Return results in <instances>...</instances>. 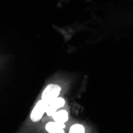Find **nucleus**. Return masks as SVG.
I'll list each match as a JSON object with an SVG mask.
<instances>
[{
  "label": "nucleus",
  "instance_id": "nucleus-5",
  "mask_svg": "<svg viewBox=\"0 0 133 133\" xmlns=\"http://www.w3.org/2000/svg\"><path fill=\"white\" fill-rule=\"evenodd\" d=\"M53 118L56 122L60 124H65L68 120V112L65 110L56 112L53 115Z\"/></svg>",
  "mask_w": 133,
  "mask_h": 133
},
{
  "label": "nucleus",
  "instance_id": "nucleus-6",
  "mask_svg": "<svg viewBox=\"0 0 133 133\" xmlns=\"http://www.w3.org/2000/svg\"><path fill=\"white\" fill-rule=\"evenodd\" d=\"M69 132H71V133H84V128L81 124H74L71 127Z\"/></svg>",
  "mask_w": 133,
  "mask_h": 133
},
{
  "label": "nucleus",
  "instance_id": "nucleus-1",
  "mask_svg": "<svg viewBox=\"0 0 133 133\" xmlns=\"http://www.w3.org/2000/svg\"><path fill=\"white\" fill-rule=\"evenodd\" d=\"M60 92H61V87H59L57 84H50L43 91L42 99L50 104L52 101L58 97Z\"/></svg>",
  "mask_w": 133,
  "mask_h": 133
},
{
  "label": "nucleus",
  "instance_id": "nucleus-4",
  "mask_svg": "<svg viewBox=\"0 0 133 133\" xmlns=\"http://www.w3.org/2000/svg\"><path fill=\"white\" fill-rule=\"evenodd\" d=\"M64 124H60L56 121L48 123L45 126L46 131L51 133H64Z\"/></svg>",
  "mask_w": 133,
  "mask_h": 133
},
{
  "label": "nucleus",
  "instance_id": "nucleus-3",
  "mask_svg": "<svg viewBox=\"0 0 133 133\" xmlns=\"http://www.w3.org/2000/svg\"><path fill=\"white\" fill-rule=\"evenodd\" d=\"M65 104V100L61 97H57L54 101H52L47 106L46 113L49 116H53V115L57 112L58 108H62Z\"/></svg>",
  "mask_w": 133,
  "mask_h": 133
},
{
  "label": "nucleus",
  "instance_id": "nucleus-2",
  "mask_svg": "<svg viewBox=\"0 0 133 133\" xmlns=\"http://www.w3.org/2000/svg\"><path fill=\"white\" fill-rule=\"evenodd\" d=\"M48 104H49L42 99L37 103V104L35 105L34 108L30 114V119L32 121L38 122V120L41 119L44 112H46V108H47Z\"/></svg>",
  "mask_w": 133,
  "mask_h": 133
}]
</instances>
